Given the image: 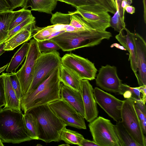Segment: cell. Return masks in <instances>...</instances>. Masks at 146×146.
<instances>
[{
  "label": "cell",
  "mask_w": 146,
  "mask_h": 146,
  "mask_svg": "<svg viewBox=\"0 0 146 146\" xmlns=\"http://www.w3.org/2000/svg\"><path fill=\"white\" fill-rule=\"evenodd\" d=\"M59 67L36 88L23 96L21 106L24 113L32 108L48 104L60 98Z\"/></svg>",
  "instance_id": "6da1fadb"
},
{
  "label": "cell",
  "mask_w": 146,
  "mask_h": 146,
  "mask_svg": "<svg viewBox=\"0 0 146 146\" xmlns=\"http://www.w3.org/2000/svg\"><path fill=\"white\" fill-rule=\"evenodd\" d=\"M27 112L32 114L35 119L38 140L46 143L60 141L61 132L66 126L52 111L48 104L33 107Z\"/></svg>",
  "instance_id": "7a4b0ae2"
},
{
  "label": "cell",
  "mask_w": 146,
  "mask_h": 146,
  "mask_svg": "<svg viewBox=\"0 0 146 146\" xmlns=\"http://www.w3.org/2000/svg\"><path fill=\"white\" fill-rule=\"evenodd\" d=\"M23 115L10 108L0 109V140L3 143L19 144L32 140L27 133Z\"/></svg>",
  "instance_id": "3957f363"
},
{
  "label": "cell",
  "mask_w": 146,
  "mask_h": 146,
  "mask_svg": "<svg viewBox=\"0 0 146 146\" xmlns=\"http://www.w3.org/2000/svg\"><path fill=\"white\" fill-rule=\"evenodd\" d=\"M111 33L106 31L94 30L64 32L50 39L56 43L64 51L79 48L92 47L99 44L104 39H109Z\"/></svg>",
  "instance_id": "277c9868"
},
{
  "label": "cell",
  "mask_w": 146,
  "mask_h": 146,
  "mask_svg": "<svg viewBox=\"0 0 146 146\" xmlns=\"http://www.w3.org/2000/svg\"><path fill=\"white\" fill-rule=\"evenodd\" d=\"M88 127L93 141L99 146H121L110 120L99 116L90 122Z\"/></svg>",
  "instance_id": "5b68a950"
},
{
  "label": "cell",
  "mask_w": 146,
  "mask_h": 146,
  "mask_svg": "<svg viewBox=\"0 0 146 146\" xmlns=\"http://www.w3.org/2000/svg\"><path fill=\"white\" fill-rule=\"evenodd\" d=\"M61 58L57 51L41 52L36 61L32 82L26 94L36 88L60 66Z\"/></svg>",
  "instance_id": "8992f818"
},
{
  "label": "cell",
  "mask_w": 146,
  "mask_h": 146,
  "mask_svg": "<svg viewBox=\"0 0 146 146\" xmlns=\"http://www.w3.org/2000/svg\"><path fill=\"white\" fill-rule=\"evenodd\" d=\"M133 97L124 100L121 111V121L127 131L140 146H146V137L134 107Z\"/></svg>",
  "instance_id": "52a82bcc"
},
{
  "label": "cell",
  "mask_w": 146,
  "mask_h": 146,
  "mask_svg": "<svg viewBox=\"0 0 146 146\" xmlns=\"http://www.w3.org/2000/svg\"><path fill=\"white\" fill-rule=\"evenodd\" d=\"M76 9L74 13L80 15L92 28L104 31L110 27L111 16L102 5L96 4L84 5Z\"/></svg>",
  "instance_id": "ba28073f"
},
{
  "label": "cell",
  "mask_w": 146,
  "mask_h": 146,
  "mask_svg": "<svg viewBox=\"0 0 146 146\" xmlns=\"http://www.w3.org/2000/svg\"><path fill=\"white\" fill-rule=\"evenodd\" d=\"M30 47L24 63L16 73L23 96L27 93L33 81L37 59L41 53L35 39L30 42Z\"/></svg>",
  "instance_id": "9c48e42d"
},
{
  "label": "cell",
  "mask_w": 146,
  "mask_h": 146,
  "mask_svg": "<svg viewBox=\"0 0 146 146\" xmlns=\"http://www.w3.org/2000/svg\"><path fill=\"white\" fill-rule=\"evenodd\" d=\"M56 115L66 126L79 129H86L84 117L60 98L48 104Z\"/></svg>",
  "instance_id": "30bf717a"
},
{
  "label": "cell",
  "mask_w": 146,
  "mask_h": 146,
  "mask_svg": "<svg viewBox=\"0 0 146 146\" xmlns=\"http://www.w3.org/2000/svg\"><path fill=\"white\" fill-rule=\"evenodd\" d=\"M61 64L75 72L81 79L93 80L97 70L94 63L88 59L73 53L67 54L61 58Z\"/></svg>",
  "instance_id": "8fae6325"
},
{
  "label": "cell",
  "mask_w": 146,
  "mask_h": 146,
  "mask_svg": "<svg viewBox=\"0 0 146 146\" xmlns=\"http://www.w3.org/2000/svg\"><path fill=\"white\" fill-rule=\"evenodd\" d=\"M94 98L97 104L114 120H121V111L124 100H120L99 88L93 90Z\"/></svg>",
  "instance_id": "7c38bea8"
},
{
  "label": "cell",
  "mask_w": 146,
  "mask_h": 146,
  "mask_svg": "<svg viewBox=\"0 0 146 146\" xmlns=\"http://www.w3.org/2000/svg\"><path fill=\"white\" fill-rule=\"evenodd\" d=\"M96 76V85L102 89L111 92H120L122 80L118 76L115 66H102Z\"/></svg>",
  "instance_id": "4fadbf2b"
},
{
  "label": "cell",
  "mask_w": 146,
  "mask_h": 146,
  "mask_svg": "<svg viewBox=\"0 0 146 146\" xmlns=\"http://www.w3.org/2000/svg\"><path fill=\"white\" fill-rule=\"evenodd\" d=\"M135 45L137 68L136 77L139 86L146 85V43L139 34L132 33Z\"/></svg>",
  "instance_id": "5bb4252c"
},
{
  "label": "cell",
  "mask_w": 146,
  "mask_h": 146,
  "mask_svg": "<svg viewBox=\"0 0 146 146\" xmlns=\"http://www.w3.org/2000/svg\"><path fill=\"white\" fill-rule=\"evenodd\" d=\"M93 90L89 80H81V92L84 106V118L89 122L97 118L98 113L97 103L94 97Z\"/></svg>",
  "instance_id": "9a60e30c"
},
{
  "label": "cell",
  "mask_w": 146,
  "mask_h": 146,
  "mask_svg": "<svg viewBox=\"0 0 146 146\" xmlns=\"http://www.w3.org/2000/svg\"><path fill=\"white\" fill-rule=\"evenodd\" d=\"M115 38L126 50L129 53V60L131 68L136 77L137 76V68L135 45L132 33L126 28L119 32Z\"/></svg>",
  "instance_id": "2e32d148"
},
{
  "label": "cell",
  "mask_w": 146,
  "mask_h": 146,
  "mask_svg": "<svg viewBox=\"0 0 146 146\" xmlns=\"http://www.w3.org/2000/svg\"><path fill=\"white\" fill-rule=\"evenodd\" d=\"M60 98L72 107L78 113L85 116V110L81 92L75 90L61 83Z\"/></svg>",
  "instance_id": "e0dca14e"
},
{
  "label": "cell",
  "mask_w": 146,
  "mask_h": 146,
  "mask_svg": "<svg viewBox=\"0 0 146 146\" xmlns=\"http://www.w3.org/2000/svg\"><path fill=\"white\" fill-rule=\"evenodd\" d=\"M36 22L32 23L12 36L4 42L5 51L13 50L20 44L29 40L34 35Z\"/></svg>",
  "instance_id": "ac0fdd59"
},
{
  "label": "cell",
  "mask_w": 146,
  "mask_h": 146,
  "mask_svg": "<svg viewBox=\"0 0 146 146\" xmlns=\"http://www.w3.org/2000/svg\"><path fill=\"white\" fill-rule=\"evenodd\" d=\"M60 80L64 85L75 90L81 92V79L74 71L61 63L59 67Z\"/></svg>",
  "instance_id": "d6986e66"
},
{
  "label": "cell",
  "mask_w": 146,
  "mask_h": 146,
  "mask_svg": "<svg viewBox=\"0 0 146 146\" xmlns=\"http://www.w3.org/2000/svg\"><path fill=\"white\" fill-rule=\"evenodd\" d=\"M4 79L6 104L4 108L12 109L22 112L21 102L11 84L8 73H2Z\"/></svg>",
  "instance_id": "ffe728a7"
},
{
  "label": "cell",
  "mask_w": 146,
  "mask_h": 146,
  "mask_svg": "<svg viewBox=\"0 0 146 146\" xmlns=\"http://www.w3.org/2000/svg\"><path fill=\"white\" fill-rule=\"evenodd\" d=\"M57 1L56 0H25L23 8L27 9L30 7L31 11L52 15V11L56 6Z\"/></svg>",
  "instance_id": "44dd1931"
},
{
  "label": "cell",
  "mask_w": 146,
  "mask_h": 146,
  "mask_svg": "<svg viewBox=\"0 0 146 146\" xmlns=\"http://www.w3.org/2000/svg\"><path fill=\"white\" fill-rule=\"evenodd\" d=\"M30 47V42H25L15 53L9 63L6 71L8 73L15 72L21 64L27 54Z\"/></svg>",
  "instance_id": "7402d4cb"
},
{
  "label": "cell",
  "mask_w": 146,
  "mask_h": 146,
  "mask_svg": "<svg viewBox=\"0 0 146 146\" xmlns=\"http://www.w3.org/2000/svg\"><path fill=\"white\" fill-rule=\"evenodd\" d=\"M17 12L9 10L0 13V44L7 37L10 25Z\"/></svg>",
  "instance_id": "603a6c76"
},
{
  "label": "cell",
  "mask_w": 146,
  "mask_h": 146,
  "mask_svg": "<svg viewBox=\"0 0 146 146\" xmlns=\"http://www.w3.org/2000/svg\"><path fill=\"white\" fill-rule=\"evenodd\" d=\"M114 127L121 146H140L124 127L121 120L116 122Z\"/></svg>",
  "instance_id": "cb8c5ba5"
},
{
  "label": "cell",
  "mask_w": 146,
  "mask_h": 146,
  "mask_svg": "<svg viewBox=\"0 0 146 146\" xmlns=\"http://www.w3.org/2000/svg\"><path fill=\"white\" fill-rule=\"evenodd\" d=\"M65 25L56 24L45 27H36V33L33 36L37 41L48 39L52 34L58 31H64Z\"/></svg>",
  "instance_id": "d4e9b609"
},
{
  "label": "cell",
  "mask_w": 146,
  "mask_h": 146,
  "mask_svg": "<svg viewBox=\"0 0 146 146\" xmlns=\"http://www.w3.org/2000/svg\"><path fill=\"white\" fill-rule=\"evenodd\" d=\"M66 126L62 129L60 135V140L64 141L68 144L80 145L84 138L83 136L78 132L67 129Z\"/></svg>",
  "instance_id": "484cf974"
},
{
  "label": "cell",
  "mask_w": 146,
  "mask_h": 146,
  "mask_svg": "<svg viewBox=\"0 0 146 146\" xmlns=\"http://www.w3.org/2000/svg\"><path fill=\"white\" fill-rule=\"evenodd\" d=\"M23 118L28 136L32 140H38L36 123L34 116L27 112L23 114Z\"/></svg>",
  "instance_id": "4316f807"
},
{
  "label": "cell",
  "mask_w": 146,
  "mask_h": 146,
  "mask_svg": "<svg viewBox=\"0 0 146 146\" xmlns=\"http://www.w3.org/2000/svg\"><path fill=\"white\" fill-rule=\"evenodd\" d=\"M70 21L69 25L82 31H92L96 30L91 27L79 15L74 12H69Z\"/></svg>",
  "instance_id": "83f0119b"
},
{
  "label": "cell",
  "mask_w": 146,
  "mask_h": 146,
  "mask_svg": "<svg viewBox=\"0 0 146 146\" xmlns=\"http://www.w3.org/2000/svg\"><path fill=\"white\" fill-rule=\"evenodd\" d=\"M32 15L31 10L23 8L17 11L12 21L9 28V31L21 23Z\"/></svg>",
  "instance_id": "f1b7e54d"
},
{
  "label": "cell",
  "mask_w": 146,
  "mask_h": 146,
  "mask_svg": "<svg viewBox=\"0 0 146 146\" xmlns=\"http://www.w3.org/2000/svg\"><path fill=\"white\" fill-rule=\"evenodd\" d=\"M38 49L41 52H48L57 51L61 49L59 46L50 39L37 41Z\"/></svg>",
  "instance_id": "f546056e"
},
{
  "label": "cell",
  "mask_w": 146,
  "mask_h": 146,
  "mask_svg": "<svg viewBox=\"0 0 146 146\" xmlns=\"http://www.w3.org/2000/svg\"><path fill=\"white\" fill-rule=\"evenodd\" d=\"M10 82L20 102L23 97L21 84L15 72L8 73Z\"/></svg>",
  "instance_id": "4dcf8cb0"
},
{
  "label": "cell",
  "mask_w": 146,
  "mask_h": 146,
  "mask_svg": "<svg viewBox=\"0 0 146 146\" xmlns=\"http://www.w3.org/2000/svg\"><path fill=\"white\" fill-rule=\"evenodd\" d=\"M50 22L52 25L56 24L69 25L70 21V14L69 12L68 14L60 12H56L52 14Z\"/></svg>",
  "instance_id": "1f68e13d"
},
{
  "label": "cell",
  "mask_w": 146,
  "mask_h": 146,
  "mask_svg": "<svg viewBox=\"0 0 146 146\" xmlns=\"http://www.w3.org/2000/svg\"><path fill=\"white\" fill-rule=\"evenodd\" d=\"M110 26L115 31L119 32L126 28L125 22L121 20L117 11L111 18Z\"/></svg>",
  "instance_id": "d6a6232c"
},
{
  "label": "cell",
  "mask_w": 146,
  "mask_h": 146,
  "mask_svg": "<svg viewBox=\"0 0 146 146\" xmlns=\"http://www.w3.org/2000/svg\"><path fill=\"white\" fill-rule=\"evenodd\" d=\"M35 22H36L35 18L32 15L11 30L9 31L7 36L4 42L18 31L26 27L31 23Z\"/></svg>",
  "instance_id": "836d02e7"
},
{
  "label": "cell",
  "mask_w": 146,
  "mask_h": 146,
  "mask_svg": "<svg viewBox=\"0 0 146 146\" xmlns=\"http://www.w3.org/2000/svg\"><path fill=\"white\" fill-rule=\"evenodd\" d=\"M77 8L82 6L97 4L94 0H56Z\"/></svg>",
  "instance_id": "e575fe53"
},
{
  "label": "cell",
  "mask_w": 146,
  "mask_h": 146,
  "mask_svg": "<svg viewBox=\"0 0 146 146\" xmlns=\"http://www.w3.org/2000/svg\"><path fill=\"white\" fill-rule=\"evenodd\" d=\"M125 90H129L131 92L132 97L134 98L135 100L138 101H141V99L140 96L141 92L139 90L137 87H131L126 84H122L120 91L119 94H120L121 93Z\"/></svg>",
  "instance_id": "d590c367"
},
{
  "label": "cell",
  "mask_w": 146,
  "mask_h": 146,
  "mask_svg": "<svg viewBox=\"0 0 146 146\" xmlns=\"http://www.w3.org/2000/svg\"><path fill=\"white\" fill-rule=\"evenodd\" d=\"M96 3L104 7L108 12L114 14L116 8L114 6L111 0H94Z\"/></svg>",
  "instance_id": "8d00e7d4"
},
{
  "label": "cell",
  "mask_w": 146,
  "mask_h": 146,
  "mask_svg": "<svg viewBox=\"0 0 146 146\" xmlns=\"http://www.w3.org/2000/svg\"><path fill=\"white\" fill-rule=\"evenodd\" d=\"M6 104L3 75H0V109Z\"/></svg>",
  "instance_id": "74e56055"
},
{
  "label": "cell",
  "mask_w": 146,
  "mask_h": 146,
  "mask_svg": "<svg viewBox=\"0 0 146 146\" xmlns=\"http://www.w3.org/2000/svg\"><path fill=\"white\" fill-rule=\"evenodd\" d=\"M10 7L9 10L13 11L16 8L23 7L25 0H5Z\"/></svg>",
  "instance_id": "f35d334b"
},
{
  "label": "cell",
  "mask_w": 146,
  "mask_h": 146,
  "mask_svg": "<svg viewBox=\"0 0 146 146\" xmlns=\"http://www.w3.org/2000/svg\"><path fill=\"white\" fill-rule=\"evenodd\" d=\"M123 0H115L116 7V11H118L120 17L123 22L124 21L125 10L121 7V3Z\"/></svg>",
  "instance_id": "ab89813d"
},
{
  "label": "cell",
  "mask_w": 146,
  "mask_h": 146,
  "mask_svg": "<svg viewBox=\"0 0 146 146\" xmlns=\"http://www.w3.org/2000/svg\"><path fill=\"white\" fill-rule=\"evenodd\" d=\"M10 7L5 0H0V13L9 10Z\"/></svg>",
  "instance_id": "60d3db41"
},
{
  "label": "cell",
  "mask_w": 146,
  "mask_h": 146,
  "mask_svg": "<svg viewBox=\"0 0 146 146\" xmlns=\"http://www.w3.org/2000/svg\"><path fill=\"white\" fill-rule=\"evenodd\" d=\"M134 107L136 112L140 121L141 124L142 123L145 118L146 117V114H144L135 104Z\"/></svg>",
  "instance_id": "b9f144b4"
},
{
  "label": "cell",
  "mask_w": 146,
  "mask_h": 146,
  "mask_svg": "<svg viewBox=\"0 0 146 146\" xmlns=\"http://www.w3.org/2000/svg\"><path fill=\"white\" fill-rule=\"evenodd\" d=\"M134 104L144 114H146V108L145 104L141 101H138L135 100Z\"/></svg>",
  "instance_id": "7bdbcfd3"
},
{
  "label": "cell",
  "mask_w": 146,
  "mask_h": 146,
  "mask_svg": "<svg viewBox=\"0 0 146 146\" xmlns=\"http://www.w3.org/2000/svg\"><path fill=\"white\" fill-rule=\"evenodd\" d=\"M137 87L142 94V97L141 98V101L145 104L146 100V85L139 86Z\"/></svg>",
  "instance_id": "ee69618b"
},
{
  "label": "cell",
  "mask_w": 146,
  "mask_h": 146,
  "mask_svg": "<svg viewBox=\"0 0 146 146\" xmlns=\"http://www.w3.org/2000/svg\"><path fill=\"white\" fill-rule=\"evenodd\" d=\"M80 146H99L94 141H90L84 138L82 140Z\"/></svg>",
  "instance_id": "f6af8a7d"
},
{
  "label": "cell",
  "mask_w": 146,
  "mask_h": 146,
  "mask_svg": "<svg viewBox=\"0 0 146 146\" xmlns=\"http://www.w3.org/2000/svg\"><path fill=\"white\" fill-rule=\"evenodd\" d=\"M124 9L127 13L131 14H133L135 11V8L131 5L126 6Z\"/></svg>",
  "instance_id": "bcb514c9"
},
{
  "label": "cell",
  "mask_w": 146,
  "mask_h": 146,
  "mask_svg": "<svg viewBox=\"0 0 146 146\" xmlns=\"http://www.w3.org/2000/svg\"><path fill=\"white\" fill-rule=\"evenodd\" d=\"M141 125L143 133L144 134H145L146 133V117L141 123Z\"/></svg>",
  "instance_id": "7dc6e473"
},
{
  "label": "cell",
  "mask_w": 146,
  "mask_h": 146,
  "mask_svg": "<svg viewBox=\"0 0 146 146\" xmlns=\"http://www.w3.org/2000/svg\"><path fill=\"white\" fill-rule=\"evenodd\" d=\"M5 46V44L4 42L0 44V56L5 51L4 50Z\"/></svg>",
  "instance_id": "c3c4849f"
},
{
  "label": "cell",
  "mask_w": 146,
  "mask_h": 146,
  "mask_svg": "<svg viewBox=\"0 0 146 146\" xmlns=\"http://www.w3.org/2000/svg\"><path fill=\"white\" fill-rule=\"evenodd\" d=\"M114 46L120 49L126 50L123 47V46H120L119 44L117 43H114L112 44L111 46V47H112Z\"/></svg>",
  "instance_id": "681fc988"
},
{
  "label": "cell",
  "mask_w": 146,
  "mask_h": 146,
  "mask_svg": "<svg viewBox=\"0 0 146 146\" xmlns=\"http://www.w3.org/2000/svg\"><path fill=\"white\" fill-rule=\"evenodd\" d=\"M144 6V19L145 23H146V12H145V0H143V1Z\"/></svg>",
  "instance_id": "f907efd6"
},
{
  "label": "cell",
  "mask_w": 146,
  "mask_h": 146,
  "mask_svg": "<svg viewBox=\"0 0 146 146\" xmlns=\"http://www.w3.org/2000/svg\"><path fill=\"white\" fill-rule=\"evenodd\" d=\"M112 1L114 6L116 8V5L115 0H111Z\"/></svg>",
  "instance_id": "816d5d0a"
},
{
  "label": "cell",
  "mask_w": 146,
  "mask_h": 146,
  "mask_svg": "<svg viewBox=\"0 0 146 146\" xmlns=\"http://www.w3.org/2000/svg\"><path fill=\"white\" fill-rule=\"evenodd\" d=\"M4 145L3 144V143L0 140V146H3Z\"/></svg>",
  "instance_id": "f5cc1de1"
},
{
  "label": "cell",
  "mask_w": 146,
  "mask_h": 146,
  "mask_svg": "<svg viewBox=\"0 0 146 146\" xmlns=\"http://www.w3.org/2000/svg\"><path fill=\"white\" fill-rule=\"evenodd\" d=\"M59 146H70V145L66 143L65 144H64L60 145Z\"/></svg>",
  "instance_id": "db71d44e"
},
{
  "label": "cell",
  "mask_w": 146,
  "mask_h": 146,
  "mask_svg": "<svg viewBox=\"0 0 146 146\" xmlns=\"http://www.w3.org/2000/svg\"><path fill=\"white\" fill-rule=\"evenodd\" d=\"M3 72V70L2 68H0V74Z\"/></svg>",
  "instance_id": "11a10c76"
}]
</instances>
